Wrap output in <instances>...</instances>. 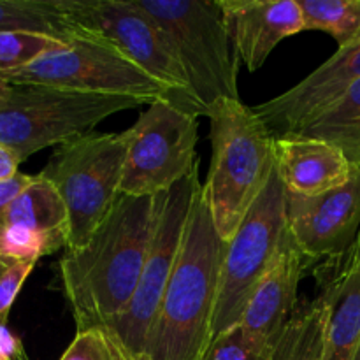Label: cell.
<instances>
[{
  "label": "cell",
  "mask_w": 360,
  "mask_h": 360,
  "mask_svg": "<svg viewBox=\"0 0 360 360\" xmlns=\"http://www.w3.org/2000/svg\"><path fill=\"white\" fill-rule=\"evenodd\" d=\"M155 221V197L123 195L81 248L63 250L58 271L76 329L115 323L139 285Z\"/></svg>",
  "instance_id": "cell-1"
},
{
  "label": "cell",
  "mask_w": 360,
  "mask_h": 360,
  "mask_svg": "<svg viewBox=\"0 0 360 360\" xmlns=\"http://www.w3.org/2000/svg\"><path fill=\"white\" fill-rule=\"evenodd\" d=\"M225 241L204 190L197 192L179 255L148 336L144 360H204L213 343Z\"/></svg>",
  "instance_id": "cell-2"
},
{
  "label": "cell",
  "mask_w": 360,
  "mask_h": 360,
  "mask_svg": "<svg viewBox=\"0 0 360 360\" xmlns=\"http://www.w3.org/2000/svg\"><path fill=\"white\" fill-rule=\"evenodd\" d=\"M206 116L211 164L202 190L214 227L229 243L276 165L274 136L241 98L217 102Z\"/></svg>",
  "instance_id": "cell-3"
},
{
  "label": "cell",
  "mask_w": 360,
  "mask_h": 360,
  "mask_svg": "<svg viewBox=\"0 0 360 360\" xmlns=\"http://www.w3.org/2000/svg\"><path fill=\"white\" fill-rule=\"evenodd\" d=\"M144 105L130 97L83 94L0 77V143L25 162L44 148H58L95 132L116 112Z\"/></svg>",
  "instance_id": "cell-4"
},
{
  "label": "cell",
  "mask_w": 360,
  "mask_h": 360,
  "mask_svg": "<svg viewBox=\"0 0 360 360\" xmlns=\"http://www.w3.org/2000/svg\"><path fill=\"white\" fill-rule=\"evenodd\" d=\"M125 158V132H91L53 150L41 176L58 190L65 204V250L81 248L118 202Z\"/></svg>",
  "instance_id": "cell-5"
},
{
  "label": "cell",
  "mask_w": 360,
  "mask_h": 360,
  "mask_svg": "<svg viewBox=\"0 0 360 360\" xmlns=\"http://www.w3.org/2000/svg\"><path fill=\"white\" fill-rule=\"evenodd\" d=\"M174 46L197 104L207 115L220 101H239V60L217 0H134Z\"/></svg>",
  "instance_id": "cell-6"
},
{
  "label": "cell",
  "mask_w": 360,
  "mask_h": 360,
  "mask_svg": "<svg viewBox=\"0 0 360 360\" xmlns=\"http://www.w3.org/2000/svg\"><path fill=\"white\" fill-rule=\"evenodd\" d=\"M287 236V190L274 165L260 195L231 241L225 243L213 340L238 326L253 290L280 255Z\"/></svg>",
  "instance_id": "cell-7"
},
{
  "label": "cell",
  "mask_w": 360,
  "mask_h": 360,
  "mask_svg": "<svg viewBox=\"0 0 360 360\" xmlns=\"http://www.w3.org/2000/svg\"><path fill=\"white\" fill-rule=\"evenodd\" d=\"M63 4L81 35L115 46L171 90L172 104L190 115L204 116L167 34L134 0H63Z\"/></svg>",
  "instance_id": "cell-8"
},
{
  "label": "cell",
  "mask_w": 360,
  "mask_h": 360,
  "mask_svg": "<svg viewBox=\"0 0 360 360\" xmlns=\"http://www.w3.org/2000/svg\"><path fill=\"white\" fill-rule=\"evenodd\" d=\"M2 79L83 94L130 97L148 105L157 101L172 104L167 86L144 72L115 46L91 35L72 39Z\"/></svg>",
  "instance_id": "cell-9"
},
{
  "label": "cell",
  "mask_w": 360,
  "mask_h": 360,
  "mask_svg": "<svg viewBox=\"0 0 360 360\" xmlns=\"http://www.w3.org/2000/svg\"><path fill=\"white\" fill-rule=\"evenodd\" d=\"M125 134L123 195L157 197L199 165V116L183 111L169 101L148 105Z\"/></svg>",
  "instance_id": "cell-10"
},
{
  "label": "cell",
  "mask_w": 360,
  "mask_h": 360,
  "mask_svg": "<svg viewBox=\"0 0 360 360\" xmlns=\"http://www.w3.org/2000/svg\"><path fill=\"white\" fill-rule=\"evenodd\" d=\"M200 186L202 183L199 181L197 165L186 178L155 197L153 231L139 285L123 315L111 323L123 343L139 360H144L148 336L169 278L174 271L186 221Z\"/></svg>",
  "instance_id": "cell-11"
},
{
  "label": "cell",
  "mask_w": 360,
  "mask_h": 360,
  "mask_svg": "<svg viewBox=\"0 0 360 360\" xmlns=\"http://www.w3.org/2000/svg\"><path fill=\"white\" fill-rule=\"evenodd\" d=\"M360 227V169L345 185L319 195L287 192V229L295 248L309 262L343 255L354 246Z\"/></svg>",
  "instance_id": "cell-12"
},
{
  "label": "cell",
  "mask_w": 360,
  "mask_h": 360,
  "mask_svg": "<svg viewBox=\"0 0 360 360\" xmlns=\"http://www.w3.org/2000/svg\"><path fill=\"white\" fill-rule=\"evenodd\" d=\"M359 79L360 42L338 49L297 84L252 109L273 136L301 132Z\"/></svg>",
  "instance_id": "cell-13"
},
{
  "label": "cell",
  "mask_w": 360,
  "mask_h": 360,
  "mask_svg": "<svg viewBox=\"0 0 360 360\" xmlns=\"http://www.w3.org/2000/svg\"><path fill=\"white\" fill-rule=\"evenodd\" d=\"M322 360H355L360 347V234L350 250L315 269Z\"/></svg>",
  "instance_id": "cell-14"
},
{
  "label": "cell",
  "mask_w": 360,
  "mask_h": 360,
  "mask_svg": "<svg viewBox=\"0 0 360 360\" xmlns=\"http://www.w3.org/2000/svg\"><path fill=\"white\" fill-rule=\"evenodd\" d=\"M236 56L250 72L266 63L276 46L304 32L297 0H217Z\"/></svg>",
  "instance_id": "cell-15"
},
{
  "label": "cell",
  "mask_w": 360,
  "mask_h": 360,
  "mask_svg": "<svg viewBox=\"0 0 360 360\" xmlns=\"http://www.w3.org/2000/svg\"><path fill=\"white\" fill-rule=\"evenodd\" d=\"M309 260L287 236L280 255L253 290L239 326L271 350L280 343L299 306V283Z\"/></svg>",
  "instance_id": "cell-16"
},
{
  "label": "cell",
  "mask_w": 360,
  "mask_h": 360,
  "mask_svg": "<svg viewBox=\"0 0 360 360\" xmlns=\"http://www.w3.org/2000/svg\"><path fill=\"white\" fill-rule=\"evenodd\" d=\"M273 148L285 190L295 195H319L338 188L354 171L340 148L302 132L274 136Z\"/></svg>",
  "instance_id": "cell-17"
},
{
  "label": "cell",
  "mask_w": 360,
  "mask_h": 360,
  "mask_svg": "<svg viewBox=\"0 0 360 360\" xmlns=\"http://www.w3.org/2000/svg\"><path fill=\"white\" fill-rule=\"evenodd\" d=\"M4 225L62 236L69 241V217L65 204L58 190L41 174L34 176L20 195L7 206L0 217V227Z\"/></svg>",
  "instance_id": "cell-18"
},
{
  "label": "cell",
  "mask_w": 360,
  "mask_h": 360,
  "mask_svg": "<svg viewBox=\"0 0 360 360\" xmlns=\"http://www.w3.org/2000/svg\"><path fill=\"white\" fill-rule=\"evenodd\" d=\"M0 32H30L63 42L83 37L63 0H0Z\"/></svg>",
  "instance_id": "cell-19"
},
{
  "label": "cell",
  "mask_w": 360,
  "mask_h": 360,
  "mask_svg": "<svg viewBox=\"0 0 360 360\" xmlns=\"http://www.w3.org/2000/svg\"><path fill=\"white\" fill-rule=\"evenodd\" d=\"M301 132L340 148L348 162L360 169V79Z\"/></svg>",
  "instance_id": "cell-20"
},
{
  "label": "cell",
  "mask_w": 360,
  "mask_h": 360,
  "mask_svg": "<svg viewBox=\"0 0 360 360\" xmlns=\"http://www.w3.org/2000/svg\"><path fill=\"white\" fill-rule=\"evenodd\" d=\"M304 30L329 34L340 49L360 42V0H297Z\"/></svg>",
  "instance_id": "cell-21"
},
{
  "label": "cell",
  "mask_w": 360,
  "mask_h": 360,
  "mask_svg": "<svg viewBox=\"0 0 360 360\" xmlns=\"http://www.w3.org/2000/svg\"><path fill=\"white\" fill-rule=\"evenodd\" d=\"M60 360H139L111 326L76 330Z\"/></svg>",
  "instance_id": "cell-22"
},
{
  "label": "cell",
  "mask_w": 360,
  "mask_h": 360,
  "mask_svg": "<svg viewBox=\"0 0 360 360\" xmlns=\"http://www.w3.org/2000/svg\"><path fill=\"white\" fill-rule=\"evenodd\" d=\"M67 42L30 32H0V77L30 65L32 62Z\"/></svg>",
  "instance_id": "cell-23"
},
{
  "label": "cell",
  "mask_w": 360,
  "mask_h": 360,
  "mask_svg": "<svg viewBox=\"0 0 360 360\" xmlns=\"http://www.w3.org/2000/svg\"><path fill=\"white\" fill-rule=\"evenodd\" d=\"M65 248L67 239L62 236L44 234V232L14 227V225L0 227V255L37 264L41 257L51 255Z\"/></svg>",
  "instance_id": "cell-24"
},
{
  "label": "cell",
  "mask_w": 360,
  "mask_h": 360,
  "mask_svg": "<svg viewBox=\"0 0 360 360\" xmlns=\"http://www.w3.org/2000/svg\"><path fill=\"white\" fill-rule=\"evenodd\" d=\"M204 360H273V354L238 323L214 338Z\"/></svg>",
  "instance_id": "cell-25"
},
{
  "label": "cell",
  "mask_w": 360,
  "mask_h": 360,
  "mask_svg": "<svg viewBox=\"0 0 360 360\" xmlns=\"http://www.w3.org/2000/svg\"><path fill=\"white\" fill-rule=\"evenodd\" d=\"M34 267L35 262L0 255V326H7L11 308Z\"/></svg>",
  "instance_id": "cell-26"
},
{
  "label": "cell",
  "mask_w": 360,
  "mask_h": 360,
  "mask_svg": "<svg viewBox=\"0 0 360 360\" xmlns=\"http://www.w3.org/2000/svg\"><path fill=\"white\" fill-rule=\"evenodd\" d=\"M0 360H30L20 338L7 326H0Z\"/></svg>",
  "instance_id": "cell-27"
},
{
  "label": "cell",
  "mask_w": 360,
  "mask_h": 360,
  "mask_svg": "<svg viewBox=\"0 0 360 360\" xmlns=\"http://www.w3.org/2000/svg\"><path fill=\"white\" fill-rule=\"evenodd\" d=\"M32 178H34V176L21 174V172H18L14 178L0 181V217H2L4 211L7 210V206H9V204L13 202L18 195H20L21 190H23L25 186L32 181Z\"/></svg>",
  "instance_id": "cell-28"
},
{
  "label": "cell",
  "mask_w": 360,
  "mask_h": 360,
  "mask_svg": "<svg viewBox=\"0 0 360 360\" xmlns=\"http://www.w3.org/2000/svg\"><path fill=\"white\" fill-rule=\"evenodd\" d=\"M20 158L16 157L13 150L0 143V181L4 179H11L18 174V167H20Z\"/></svg>",
  "instance_id": "cell-29"
},
{
  "label": "cell",
  "mask_w": 360,
  "mask_h": 360,
  "mask_svg": "<svg viewBox=\"0 0 360 360\" xmlns=\"http://www.w3.org/2000/svg\"><path fill=\"white\" fill-rule=\"evenodd\" d=\"M355 360H360V347H359V352H357V359Z\"/></svg>",
  "instance_id": "cell-30"
}]
</instances>
